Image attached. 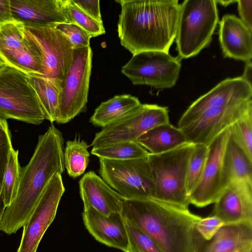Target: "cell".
I'll return each instance as SVG.
<instances>
[{
	"label": "cell",
	"instance_id": "6da1fadb",
	"mask_svg": "<svg viewBox=\"0 0 252 252\" xmlns=\"http://www.w3.org/2000/svg\"><path fill=\"white\" fill-rule=\"evenodd\" d=\"M62 133L52 125L38 136L29 163L21 167L17 192L4 210L0 231L10 235L24 226L50 180L56 173L64 171Z\"/></svg>",
	"mask_w": 252,
	"mask_h": 252
},
{
	"label": "cell",
	"instance_id": "7a4b0ae2",
	"mask_svg": "<svg viewBox=\"0 0 252 252\" xmlns=\"http://www.w3.org/2000/svg\"><path fill=\"white\" fill-rule=\"evenodd\" d=\"M121 44L132 55L148 51L169 53L175 40L180 4L172 0H116Z\"/></svg>",
	"mask_w": 252,
	"mask_h": 252
},
{
	"label": "cell",
	"instance_id": "3957f363",
	"mask_svg": "<svg viewBox=\"0 0 252 252\" xmlns=\"http://www.w3.org/2000/svg\"><path fill=\"white\" fill-rule=\"evenodd\" d=\"M120 213L126 224L147 234L162 252H190L197 248L195 225L201 217L189 208L153 198L125 199Z\"/></svg>",
	"mask_w": 252,
	"mask_h": 252
},
{
	"label": "cell",
	"instance_id": "277c9868",
	"mask_svg": "<svg viewBox=\"0 0 252 252\" xmlns=\"http://www.w3.org/2000/svg\"><path fill=\"white\" fill-rule=\"evenodd\" d=\"M194 146L186 143L162 154L149 153L147 160L154 184L153 199L189 208L190 203L186 188V174Z\"/></svg>",
	"mask_w": 252,
	"mask_h": 252
},
{
	"label": "cell",
	"instance_id": "5b68a950",
	"mask_svg": "<svg viewBox=\"0 0 252 252\" xmlns=\"http://www.w3.org/2000/svg\"><path fill=\"white\" fill-rule=\"evenodd\" d=\"M219 20L215 0H185L180 4L175 38L179 59L195 56L207 47Z\"/></svg>",
	"mask_w": 252,
	"mask_h": 252
},
{
	"label": "cell",
	"instance_id": "8992f818",
	"mask_svg": "<svg viewBox=\"0 0 252 252\" xmlns=\"http://www.w3.org/2000/svg\"><path fill=\"white\" fill-rule=\"evenodd\" d=\"M0 117L35 125L46 120L27 74L6 64L0 68Z\"/></svg>",
	"mask_w": 252,
	"mask_h": 252
},
{
	"label": "cell",
	"instance_id": "52a82bcc",
	"mask_svg": "<svg viewBox=\"0 0 252 252\" xmlns=\"http://www.w3.org/2000/svg\"><path fill=\"white\" fill-rule=\"evenodd\" d=\"M99 161L101 178L125 199L153 198L154 184L147 158Z\"/></svg>",
	"mask_w": 252,
	"mask_h": 252
},
{
	"label": "cell",
	"instance_id": "ba28073f",
	"mask_svg": "<svg viewBox=\"0 0 252 252\" xmlns=\"http://www.w3.org/2000/svg\"><path fill=\"white\" fill-rule=\"evenodd\" d=\"M181 68L180 59L169 53L144 51L132 55L121 69L134 85H147L156 89L174 87Z\"/></svg>",
	"mask_w": 252,
	"mask_h": 252
},
{
	"label": "cell",
	"instance_id": "9c48e42d",
	"mask_svg": "<svg viewBox=\"0 0 252 252\" xmlns=\"http://www.w3.org/2000/svg\"><path fill=\"white\" fill-rule=\"evenodd\" d=\"M169 123L167 107L141 103L125 117L102 127L95 134L91 146L97 148L120 142L136 141L150 129Z\"/></svg>",
	"mask_w": 252,
	"mask_h": 252
},
{
	"label": "cell",
	"instance_id": "30bf717a",
	"mask_svg": "<svg viewBox=\"0 0 252 252\" xmlns=\"http://www.w3.org/2000/svg\"><path fill=\"white\" fill-rule=\"evenodd\" d=\"M93 55L90 46L74 49L61 93L56 123H67L86 110Z\"/></svg>",
	"mask_w": 252,
	"mask_h": 252
},
{
	"label": "cell",
	"instance_id": "8fae6325",
	"mask_svg": "<svg viewBox=\"0 0 252 252\" xmlns=\"http://www.w3.org/2000/svg\"><path fill=\"white\" fill-rule=\"evenodd\" d=\"M56 26L25 25L26 33L35 42L42 54L43 72L40 76L63 87L72 62L74 49Z\"/></svg>",
	"mask_w": 252,
	"mask_h": 252
},
{
	"label": "cell",
	"instance_id": "7c38bea8",
	"mask_svg": "<svg viewBox=\"0 0 252 252\" xmlns=\"http://www.w3.org/2000/svg\"><path fill=\"white\" fill-rule=\"evenodd\" d=\"M0 57L6 64L27 74H43L40 50L20 22L14 20L0 24Z\"/></svg>",
	"mask_w": 252,
	"mask_h": 252
},
{
	"label": "cell",
	"instance_id": "4fadbf2b",
	"mask_svg": "<svg viewBox=\"0 0 252 252\" xmlns=\"http://www.w3.org/2000/svg\"><path fill=\"white\" fill-rule=\"evenodd\" d=\"M65 191L61 173H56L46 186L25 223L17 252H36L45 231L54 220Z\"/></svg>",
	"mask_w": 252,
	"mask_h": 252
},
{
	"label": "cell",
	"instance_id": "5bb4252c",
	"mask_svg": "<svg viewBox=\"0 0 252 252\" xmlns=\"http://www.w3.org/2000/svg\"><path fill=\"white\" fill-rule=\"evenodd\" d=\"M251 108H252V98L210 109L181 129L188 143L208 146Z\"/></svg>",
	"mask_w": 252,
	"mask_h": 252
},
{
	"label": "cell",
	"instance_id": "9a60e30c",
	"mask_svg": "<svg viewBox=\"0 0 252 252\" xmlns=\"http://www.w3.org/2000/svg\"><path fill=\"white\" fill-rule=\"evenodd\" d=\"M230 127L208 145V157L202 176L189 196V203L196 207L201 208L214 203L225 188L222 158L231 133Z\"/></svg>",
	"mask_w": 252,
	"mask_h": 252
},
{
	"label": "cell",
	"instance_id": "2e32d148",
	"mask_svg": "<svg viewBox=\"0 0 252 252\" xmlns=\"http://www.w3.org/2000/svg\"><path fill=\"white\" fill-rule=\"evenodd\" d=\"M252 98V86L241 77L226 78L198 98L179 120L181 128L191 123L207 110Z\"/></svg>",
	"mask_w": 252,
	"mask_h": 252
},
{
	"label": "cell",
	"instance_id": "e0dca14e",
	"mask_svg": "<svg viewBox=\"0 0 252 252\" xmlns=\"http://www.w3.org/2000/svg\"><path fill=\"white\" fill-rule=\"evenodd\" d=\"M214 204L211 215L219 218L224 224L252 223V181L231 182Z\"/></svg>",
	"mask_w": 252,
	"mask_h": 252
},
{
	"label": "cell",
	"instance_id": "ac0fdd59",
	"mask_svg": "<svg viewBox=\"0 0 252 252\" xmlns=\"http://www.w3.org/2000/svg\"><path fill=\"white\" fill-rule=\"evenodd\" d=\"M14 21L24 25L70 23L66 0H10Z\"/></svg>",
	"mask_w": 252,
	"mask_h": 252
},
{
	"label": "cell",
	"instance_id": "d6986e66",
	"mask_svg": "<svg viewBox=\"0 0 252 252\" xmlns=\"http://www.w3.org/2000/svg\"><path fill=\"white\" fill-rule=\"evenodd\" d=\"M82 218L86 229L97 241L126 252V223L120 212L104 215L90 207L84 209Z\"/></svg>",
	"mask_w": 252,
	"mask_h": 252
},
{
	"label": "cell",
	"instance_id": "ffe728a7",
	"mask_svg": "<svg viewBox=\"0 0 252 252\" xmlns=\"http://www.w3.org/2000/svg\"><path fill=\"white\" fill-rule=\"evenodd\" d=\"M219 39L225 58L252 61V31L238 17L225 14L219 22Z\"/></svg>",
	"mask_w": 252,
	"mask_h": 252
},
{
	"label": "cell",
	"instance_id": "44dd1931",
	"mask_svg": "<svg viewBox=\"0 0 252 252\" xmlns=\"http://www.w3.org/2000/svg\"><path fill=\"white\" fill-rule=\"evenodd\" d=\"M79 185L84 209L92 208L104 215L120 212L125 198L94 171L85 174Z\"/></svg>",
	"mask_w": 252,
	"mask_h": 252
},
{
	"label": "cell",
	"instance_id": "7402d4cb",
	"mask_svg": "<svg viewBox=\"0 0 252 252\" xmlns=\"http://www.w3.org/2000/svg\"><path fill=\"white\" fill-rule=\"evenodd\" d=\"M205 246L203 252L252 250V223L223 225Z\"/></svg>",
	"mask_w": 252,
	"mask_h": 252
},
{
	"label": "cell",
	"instance_id": "603a6c76",
	"mask_svg": "<svg viewBox=\"0 0 252 252\" xmlns=\"http://www.w3.org/2000/svg\"><path fill=\"white\" fill-rule=\"evenodd\" d=\"M136 141L153 155L168 152L188 143L182 129L170 123L150 129L140 136Z\"/></svg>",
	"mask_w": 252,
	"mask_h": 252
},
{
	"label": "cell",
	"instance_id": "cb8c5ba5",
	"mask_svg": "<svg viewBox=\"0 0 252 252\" xmlns=\"http://www.w3.org/2000/svg\"><path fill=\"white\" fill-rule=\"evenodd\" d=\"M222 173L225 187L235 180L252 181V161L238 145L231 133L223 153Z\"/></svg>",
	"mask_w": 252,
	"mask_h": 252
},
{
	"label": "cell",
	"instance_id": "d4e9b609",
	"mask_svg": "<svg viewBox=\"0 0 252 252\" xmlns=\"http://www.w3.org/2000/svg\"><path fill=\"white\" fill-rule=\"evenodd\" d=\"M141 104L137 97L131 94L115 95L100 103L90 118V122L95 126L105 127L125 117Z\"/></svg>",
	"mask_w": 252,
	"mask_h": 252
},
{
	"label": "cell",
	"instance_id": "484cf974",
	"mask_svg": "<svg viewBox=\"0 0 252 252\" xmlns=\"http://www.w3.org/2000/svg\"><path fill=\"white\" fill-rule=\"evenodd\" d=\"M27 76L44 112L46 120L51 123L56 122L63 87L39 75L27 74Z\"/></svg>",
	"mask_w": 252,
	"mask_h": 252
},
{
	"label": "cell",
	"instance_id": "4316f807",
	"mask_svg": "<svg viewBox=\"0 0 252 252\" xmlns=\"http://www.w3.org/2000/svg\"><path fill=\"white\" fill-rule=\"evenodd\" d=\"M89 146L83 140L66 141L63 152L64 167L68 175L76 178L85 172L89 162Z\"/></svg>",
	"mask_w": 252,
	"mask_h": 252
},
{
	"label": "cell",
	"instance_id": "83f0119b",
	"mask_svg": "<svg viewBox=\"0 0 252 252\" xmlns=\"http://www.w3.org/2000/svg\"><path fill=\"white\" fill-rule=\"evenodd\" d=\"M91 153L99 158L120 161L146 158L149 154L137 141L120 142L100 148H93Z\"/></svg>",
	"mask_w": 252,
	"mask_h": 252
},
{
	"label": "cell",
	"instance_id": "f1b7e54d",
	"mask_svg": "<svg viewBox=\"0 0 252 252\" xmlns=\"http://www.w3.org/2000/svg\"><path fill=\"white\" fill-rule=\"evenodd\" d=\"M18 153L13 147L10 150L0 187V198L6 208L14 200L19 187L21 167Z\"/></svg>",
	"mask_w": 252,
	"mask_h": 252
},
{
	"label": "cell",
	"instance_id": "f546056e",
	"mask_svg": "<svg viewBox=\"0 0 252 252\" xmlns=\"http://www.w3.org/2000/svg\"><path fill=\"white\" fill-rule=\"evenodd\" d=\"M208 154V146L194 144L189 158L186 174V188L189 195L198 184L202 176Z\"/></svg>",
	"mask_w": 252,
	"mask_h": 252
},
{
	"label": "cell",
	"instance_id": "4dcf8cb0",
	"mask_svg": "<svg viewBox=\"0 0 252 252\" xmlns=\"http://www.w3.org/2000/svg\"><path fill=\"white\" fill-rule=\"evenodd\" d=\"M230 128L234 140L252 161V108L237 120Z\"/></svg>",
	"mask_w": 252,
	"mask_h": 252
},
{
	"label": "cell",
	"instance_id": "1f68e13d",
	"mask_svg": "<svg viewBox=\"0 0 252 252\" xmlns=\"http://www.w3.org/2000/svg\"><path fill=\"white\" fill-rule=\"evenodd\" d=\"M66 7L70 23L78 26L92 37L105 33L103 22H98L90 17L80 9L71 0H66Z\"/></svg>",
	"mask_w": 252,
	"mask_h": 252
},
{
	"label": "cell",
	"instance_id": "d6a6232c",
	"mask_svg": "<svg viewBox=\"0 0 252 252\" xmlns=\"http://www.w3.org/2000/svg\"><path fill=\"white\" fill-rule=\"evenodd\" d=\"M128 246L126 252H162L156 243L140 229L126 224Z\"/></svg>",
	"mask_w": 252,
	"mask_h": 252
},
{
	"label": "cell",
	"instance_id": "836d02e7",
	"mask_svg": "<svg viewBox=\"0 0 252 252\" xmlns=\"http://www.w3.org/2000/svg\"><path fill=\"white\" fill-rule=\"evenodd\" d=\"M68 39L74 49L90 46L92 37L83 29L72 23H61L56 26Z\"/></svg>",
	"mask_w": 252,
	"mask_h": 252
},
{
	"label": "cell",
	"instance_id": "e575fe53",
	"mask_svg": "<svg viewBox=\"0 0 252 252\" xmlns=\"http://www.w3.org/2000/svg\"><path fill=\"white\" fill-rule=\"evenodd\" d=\"M10 130L0 129V187L2 182L8 154L12 148ZM6 207L0 198V222Z\"/></svg>",
	"mask_w": 252,
	"mask_h": 252
},
{
	"label": "cell",
	"instance_id": "d590c367",
	"mask_svg": "<svg viewBox=\"0 0 252 252\" xmlns=\"http://www.w3.org/2000/svg\"><path fill=\"white\" fill-rule=\"evenodd\" d=\"M224 225L223 221L219 218L210 215L204 218H201L195 225V230L204 240H210Z\"/></svg>",
	"mask_w": 252,
	"mask_h": 252
},
{
	"label": "cell",
	"instance_id": "8d00e7d4",
	"mask_svg": "<svg viewBox=\"0 0 252 252\" xmlns=\"http://www.w3.org/2000/svg\"><path fill=\"white\" fill-rule=\"evenodd\" d=\"M80 9L98 22H102L99 0H71Z\"/></svg>",
	"mask_w": 252,
	"mask_h": 252
},
{
	"label": "cell",
	"instance_id": "74e56055",
	"mask_svg": "<svg viewBox=\"0 0 252 252\" xmlns=\"http://www.w3.org/2000/svg\"><path fill=\"white\" fill-rule=\"evenodd\" d=\"M240 19L252 31V0L237 1Z\"/></svg>",
	"mask_w": 252,
	"mask_h": 252
},
{
	"label": "cell",
	"instance_id": "f35d334b",
	"mask_svg": "<svg viewBox=\"0 0 252 252\" xmlns=\"http://www.w3.org/2000/svg\"><path fill=\"white\" fill-rule=\"evenodd\" d=\"M14 21L10 0H0V24Z\"/></svg>",
	"mask_w": 252,
	"mask_h": 252
},
{
	"label": "cell",
	"instance_id": "ab89813d",
	"mask_svg": "<svg viewBox=\"0 0 252 252\" xmlns=\"http://www.w3.org/2000/svg\"><path fill=\"white\" fill-rule=\"evenodd\" d=\"M241 78L249 83L250 85L252 86V61L246 63L244 68V71Z\"/></svg>",
	"mask_w": 252,
	"mask_h": 252
},
{
	"label": "cell",
	"instance_id": "60d3db41",
	"mask_svg": "<svg viewBox=\"0 0 252 252\" xmlns=\"http://www.w3.org/2000/svg\"><path fill=\"white\" fill-rule=\"evenodd\" d=\"M0 129L5 131L9 130L6 120L0 117Z\"/></svg>",
	"mask_w": 252,
	"mask_h": 252
},
{
	"label": "cell",
	"instance_id": "b9f144b4",
	"mask_svg": "<svg viewBox=\"0 0 252 252\" xmlns=\"http://www.w3.org/2000/svg\"><path fill=\"white\" fill-rule=\"evenodd\" d=\"M217 3H219L224 6H226L232 3L236 2L237 0H216Z\"/></svg>",
	"mask_w": 252,
	"mask_h": 252
},
{
	"label": "cell",
	"instance_id": "7bdbcfd3",
	"mask_svg": "<svg viewBox=\"0 0 252 252\" xmlns=\"http://www.w3.org/2000/svg\"><path fill=\"white\" fill-rule=\"evenodd\" d=\"M6 64L3 60L0 57V68Z\"/></svg>",
	"mask_w": 252,
	"mask_h": 252
},
{
	"label": "cell",
	"instance_id": "ee69618b",
	"mask_svg": "<svg viewBox=\"0 0 252 252\" xmlns=\"http://www.w3.org/2000/svg\"><path fill=\"white\" fill-rule=\"evenodd\" d=\"M190 252H198V251H197V248H196L195 249L192 250L191 251H190Z\"/></svg>",
	"mask_w": 252,
	"mask_h": 252
},
{
	"label": "cell",
	"instance_id": "f6af8a7d",
	"mask_svg": "<svg viewBox=\"0 0 252 252\" xmlns=\"http://www.w3.org/2000/svg\"><path fill=\"white\" fill-rule=\"evenodd\" d=\"M252 252V251H250L249 252Z\"/></svg>",
	"mask_w": 252,
	"mask_h": 252
}]
</instances>
